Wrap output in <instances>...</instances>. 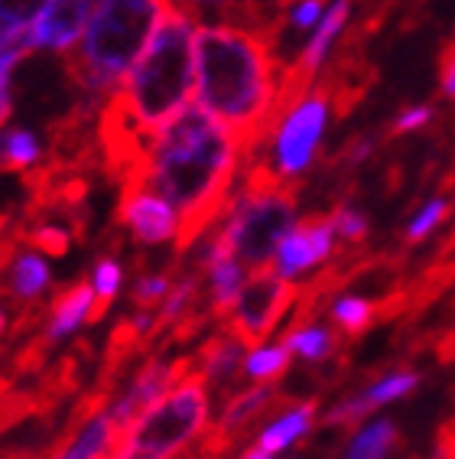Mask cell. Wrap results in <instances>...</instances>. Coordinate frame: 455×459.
<instances>
[{
    "label": "cell",
    "instance_id": "obj_1",
    "mask_svg": "<svg viewBox=\"0 0 455 459\" xmlns=\"http://www.w3.org/2000/svg\"><path fill=\"white\" fill-rule=\"evenodd\" d=\"M241 167V137L195 101L150 137L143 160L127 177L143 179L176 205V212L183 215L176 255H185L221 221Z\"/></svg>",
    "mask_w": 455,
    "mask_h": 459
},
{
    "label": "cell",
    "instance_id": "obj_2",
    "mask_svg": "<svg viewBox=\"0 0 455 459\" xmlns=\"http://www.w3.org/2000/svg\"><path fill=\"white\" fill-rule=\"evenodd\" d=\"M199 20L169 7L150 46L98 117V151L107 173L124 179L143 160L150 137L173 121L195 91Z\"/></svg>",
    "mask_w": 455,
    "mask_h": 459
},
{
    "label": "cell",
    "instance_id": "obj_3",
    "mask_svg": "<svg viewBox=\"0 0 455 459\" xmlns=\"http://www.w3.org/2000/svg\"><path fill=\"white\" fill-rule=\"evenodd\" d=\"M280 72L277 27L215 20L195 30V101L241 137L245 160L270 131Z\"/></svg>",
    "mask_w": 455,
    "mask_h": 459
},
{
    "label": "cell",
    "instance_id": "obj_4",
    "mask_svg": "<svg viewBox=\"0 0 455 459\" xmlns=\"http://www.w3.org/2000/svg\"><path fill=\"white\" fill-rule=\"evenodd\" d=\"M173 0H95L79 46L65 53L75 101L105 111L127 72L137 65Z\"/></svg>",
    "mask_w": 455,
    "mask_h": 459
},
{
    "label": "cell",
    "instance_id": "obj_5",
    "mask_svg": "<svg viewBox=\"0 0 455 459\" xmlns=\"http://www.w3.org/2000/svg\"><path fill=\"white\" fill-rule=\"evenodd\" d=\"M296 225V183L273 177L261 160H245L219 235L247 271L270 267L277 247Z\"/></svg>",
    "mask_w": 455,
    "mask_h": 459
},
{
    "label": "cell",
    "instance_id": "obj_6",
    "mask_svg": "<svg viewBox=\"0 0 455 459\" xmlns=\"http://www.w3.org/2000/svg\"><path fill=\"white\" fill-rule=\"evenodd\" d=\"M209 381L193 368L124 433L105 459H176L185 453L209 427Z\"/></svg>",
    "mask_w": 455,
    "mask_h": 459
},
{
    "label": "cell",
    "instance_id": "obj_7",
    "mask_svg": "<svg viewBox=\"0 0 455 459\" xmlns=\"http://www.w3.org/2000/svg\"><path fill=\"white\" fill-rule=\"evenodd\" d=\"M332 111H335L332 89L319 75L287 111H280V115L273 117L270 134L263 137V143L247 160H261L273 177L296 183L315 163V153L322 147L325 127L332 121Z\"/></svg>",
    "mask_w": 455,
    "mask_h": 459
},
{
    "label": "cell",
    "instance_id": "obj_8",
    "mask_svg": "<svg viewBox=\"0 0 455 459\" xmlns=\"http://www.w3.org/2000/svg\"><path fill=\"white\" fill-rule=\"evenodd\" d=\"M299 300L296 281L280 277L273 267H261L251 271V277L245 281L237 300L231 303L225 316V329H231L247 349L267 342L273 329L280 326L283 316L289 313V307Z\"/></svg>",
    "mask_w": 455,
    "mask_h": 459
},
{
    "label": "cell",
    "instance_id": "obj_9",
    "mask_svg": "<svg viewBox=\"0 0 455 459\" xmlns=\"http://www.w3.org/2000/svg\"><path fill=\"white\" fill-rule=\"evenodd\" d=\"M117 225L127 229L137 245L157 247L179 241L183 231V215L176 212V205L169 199L150 189L143 179H121V199H117Z\"/></svg>",
    "mask_w": 455,
    "mask_h": 459
},
{
    "label": "cell",
    "instance_id": "obj_10",
    "mask_svg": "<svg viewBox=\"0 0 455 459\" xmlns=\"http://www.w3.org/2000/svg\"><path fill=\"white\" fill-rule=\"evenodd\" d=\"M193 368H195L193 359H176V362H169V359H150V362H143L141 371L131 378V388L124 391V398L111 404V417L117 433L124 437V433L147 414L150 407L157 404L163 394H169Z\"/></svg>",
    "mask_w": 455,
    "mask_h": 459
},
{
    "label": "cell",
    "instance_id": "obj_11",
    "mask_svg": "<svg viewBox=\"0 0 455 459\" xmlns=\"http://www.w3.org/2000/svg\"><path fill=\"white\" fill-rule=\"evenodd\" d=\"M335 241H339V235H335L332 215H309L289 229L270 267L287 281H296L335 255Z\"/></svg>",
    "mask_w": 455,
    "mask_h": 459
},
{
    "label": "cell",
    "instance_id": "obj_12",
    "mask_svg": "<svg viewBox=\"0 0 455 459\" xmlns=\"http://www.w3.org/2000/svg\"><path fill=\"white\" fill-rule=\"evenodd\" d=\"M91 7L95 0H49L33 27V53L36 49L56 56L72 53L85 33Z\"/></svg>",
    "mask_w": 455,
    "mask_h": 459
},
{
    "label": "cell",
    "instance_id": "obj_13",
    "mask_svg": "<svg viewBox=\"0 0 455 459\" xmlns=\"http://www.w3.org/2000/svg\"><path fill=\"white\" fill-rule=\"evenodd\" d=\"M121 433L114 427L111 407H101L95 414H75L72 433L46 459H105L117 446Z\"/></svg>",
    "mask_w": 455,
    "mask_h": 459
},
{
    "label": "cell",
    "instance_id": "obj_14",
    "mask_svg": "<svg viewBox=\"0 0 455 459\" xmlns=\"http://www.w3.org/2000/svg\"><path fill=\"white\" fill-rule=\"evenodd\" d=\"M91 307H95V287H91V281H79L65 287L49 303V323H46L43 336L36 339V349L43 352L49 345L69 339L72 333H79L82 323H88V316H91Z\"/></svg>",
    "mask_w": 455,
    "mask_h": 459
},
{
    "label": "cell",
    "instance_id": "obj_15",
    "mask_svg": "<svg viewBox=\"0 0 455 459\" xmlns=\"http://www.w3.org/2000/svg\"><path fill=\"white\" fill-rule=\"evenodd\" d=\"M53 283V271L46 264L43 251L27 245V251H17L13 261L7 264V271L0 274V290L13 297L17 303H30L33 307Z\"/></svg>",
    "mask_w": 455,
    "mask_h": 459
},
{
    "label": "cell",
    "instance_id": "obj_16",
    "mask_svg": "<svg viewBox=\"0 0 455 459\" xmlns=\"http://www.w3.org/2000/svg\"><path fill=\"white\" fill-rule=\"evenodd\" d=\"M245 349L247 345L231 329H219L202 345L199 359H195V371L209 381V388H225L228 381H235L237 368H245Z\"/></svg>",
    "mask_w": 455,
    "mask_h": 459
},
{
    "label": "cell",
    "instance_id": "obj_17",
    "mask_svg": "<svg viewBox=\"0 0 455 459\" xmlns=\"http://www.w3.org/2000/svg\"><path fill=\"white\" fill-rule=\"evenodd\" d=\"M43 137L30 127H0V173H33L43 167Z\"/></svg>",
    "mask_w": 455,
    "mask_h": 459
},
{
    "label": "cell",
    "instance_id": "obj_18",
    "mask_svg": "<svg viewBox=\"0 0 455 459\" xmlns=\"http://www.w3.org/2000/svg\"><path fill=\"white\" fill-rule=\"evenodd\" d=\"M313 414H315V404H296L289 407L287 414H280L277 420L263 427L261 437H257V446H263L267 453H277L280 456L283 450H289L299 437H306L309 427H313Z\"/></svg>",
    "mask_w": 455,
    "mask_h": 459
},
{
    "label": "cell",
    "instance_id": "obj_19",
    "mask_svg": "<svg viewBox=\"0 0 455 459\" xmlns=\"http://www.w3.org/2000/svg\"><path fill=\"white\" fill-rule=\"evenodd\" d=\"M173 7L185 10L199 23H215V20H231V23H251L263 27L257 17L254 0H173Z\"/></svg>",
    "mask_w": 455,
    "mask_h": 459
},
{
    "label": "cell",
    "instance_id": "obj_20",
    "mask_svg": "<svg viewBox=\"0 0 455 459\" xmlns=\"http://www.w3.org/2000/svg\"><path fill=\"white\" fill-rule=\"evenodd\" d=\"M121 283H124V267L121 261L114 255H101L91 267V287H95V307H91V316L88 323L95 326L98 319H105L107 307L117 300V293H121Z\"/></svg>",
    "mask_w": 455,
    "mask_h": 459
},
{
    "label": "cell",
    "instance_id": "obj_21",
    "mask_svg": "<svg viewBox=\"0 0 455 459\" xmlns=\"http://www.w3.org/2000/svg\"><path fill=\"white\" fill-rule=\"evenodd\" d=\"M287 349L299 359H309V362H322L335 352V333H329L325 326H315V323H293L287 329Z\"/></svg>",
    "mask_w": 455,
    "mask_h": 459
},
{
    "label": "cell",
    "instance_id": "obj_22",
    "mask_svg": "<svg viewBox=\"0 0 455 459\" xmlns=\"http://www.w3.org/2000/svg\"><path fill=\"white\" fill-rule=\"evenodd\" d=\"M397 443V427L391 420H371L348 443L345 459H387Z\"/></svg>",
    "mask_w": 455,
    "mask_h": 459
},
{
    "label": "cell",
    "instance_id": "obj_23",
    "mask_svg": "<svg viewBox=\"0 0 455 459\" xmlns=\"http://www.w3.org/2000/svg\"><path fill=\"white\" fill-rule=\"evenodd\" d=\"M289 355L293 352L287 349V342L254 345V349L245 355V375L251 381H257V385H270V381H277L283 371L289 368Z\"/></svg>",
    "mask_w": 455,
    "mask_h": 459
},
{
    "label": "cell",
    "instance_id": "obj_24",
    "mask_svg": "<svg viewBox=\"0 0 455 459\" xmlns=\"http://www.w3.org/2000/svg\"><path fill=\"white\" fill-rule=\"evenodd\" d=\"M332 319L341 333L358 336L377 319V303L368 300V297H339L332 303Z\"/></svg>",
    "mask_w": 455,
    "mask_h": 459
},
{
    "label": "cell",
    "instance_id": "obj_25",
    "mask_svg": "<svg viewBox=\"0 0 455 459\" xmlns=\"http://www.w3.org/2000/svg\"><path fill=\"white\" fill-rule=\"evenodd\" d=\"M416 385H420L416 371H391L384 378H377L368 391H361V401H365L368 411H374V407H384V404H391V401L407 398Z\"/></svg>",
    "mask_w": 455,
    "mask_h": 459
},
{
    "label": "cell",
    "instance_id": "obj_26",
    "mask_svg": "<svg viewBox=\"0 0 455 459\" xmlns=\"http://www.w3.org/2000/svg\"><path fill=\"white\" fill-rule=\"evenodd\" d=\"M17 241L36 247V251H43V255H49V257H65L72 247V231L65 229V225L39 221V225H33V229H20Z\"/></svg>",
    "mask_w": 455,
    "mask_h": 459
},
{
    "label": "cell",
    "instance_id": "obj_27",
    "mask_svg": "<svg viewBox=\"0 0 455 459\" xmlns=\"http://www.w3.org/2000/svg\"><path fill=\"white\" fill-rule=\"evenodd\" d=\"M49 0H0V36L30 33Z\"/></svg>",
    "mask_w": 455,
    "mask_h": 459
},
{
    "label": "cell",
    "instance_id": "obj_28",
    "mask_svg": "<svg viewBox=\"0 0 455 459\" xmlns=\"http://www.w3.org/2000/svg\"><path fill=\"white\" fill-rule=\"evenodd\" d=\"M449 209H452V203H449L446 195H436V199H429L420 212L413 215L410 225H407V241H410V245H420L423 238H429V235H433V231L442 225V219L449 215Z\"/></svg>",
    "mask_w": 455,
    "mask_h": 459
},
{
    "label": "cell",
    "instance_id": "obj_29",
    "mask_svg": "<svg viewBox=\"0 0 455 459\" xmlns=\"http://www.w3.org/2000/svg\"><path fill=\"white\" fill-rule=\"evenodd\" d=\"M169 287H173V274L169 271H157V274H141L131 290V303L137 309H150L167 300Z\"/></svg>",
    "mask_w": 455,
    "mask_h": 459
},
{
    "label": "cell",
    "instance_id": "obj_30",
    "mask_svg": "<svg viewBox=\"0 0 455 459\" xmlns=\"http://www.w3.org/2000/svg\"><path fill=\"white\" fill-rule=\"evenodd\" d=\"M332 225H335V235H339L345 245H361V241L368 238V215L355 209V205H335L332 209Z\"/></svg>",
    "mask_w": 455,
    "mask_h": 459
},
{
    "label": "cell",
    "instance_id": "obj_31",
    "mask_svg": "<svg viewBox=\"0 0 455 459\" xmlns=\"http://www.w3.org/2000/svg\"><path fill=\"white\" fill-rule=\"evenodd\" d=\"M329 0H293L287 7V20L283 27L296 30V33H306V30H315V23L322 20Z\"/></svg>",
    "mask_w": 455,
    "mask_h": 459
},
{
    "label": "cell",
    "instance_id": "obj_32",
    "mask_svg": "<svg viewBox=\"0 0 455 459\" xmlns=\"http://www.w3.org/2000/svg\"><path fill=\"white\" fill-rule=\"evenodd\" d=\"M439 95L455 101V39H449L439 53Z\"/></svg>",
    "mask_w": 455,
    "mask_h": 459
},
{
    "label": "cell",
    "instance_id": "obj_33",
    "mask_svg": "<svg viewBox=\"0 0 455 459\" xmlns=\"http://www.w3.org/2000/svg\"><path fill=\"white\" fill-rule=\"evenodd\" d=\"M429 121H433V108H429V105H413V108H403L400 115L394 117L391 131H394V134H413V131H420V127H426Z\"/></svg>",
    "mask_w": 455,
    "mask_h": 459
},
{
    "label": "cell",
    "instance_id": "obj_34",
    "mask_svg": "<svg viewBox=\"0 0 455 459\" xmlns=\"http://www.w3.org/2000/svg\"><path fill=\"white\" fill-rule=\"evenodd\" d=\"M30 407H33V398H27V394H7V398H0V430L17 424Z\"/></svg>",
    "mask_w": 455,
    "mask_h": 459
},
{
    "label": "cell",
    "instance_id": "obj_35",
    "mask_svg": "<svg viewBox=\"0 0 455 459\" xmlns=\"http://www.w3.org/2000/svg\"><path fill=\"white\" fill-rule=\"evenodd\" d=\"M371 153H374V137H358V141H355V143L348 147L345 160H348L351 167H355V163H365V160H368Z\"/></svg>",
    "mask_w": 455,
    "mask_h": 459
},
{
    "label": "cell",
    "instance_id": "obj_36",
    "mask_svg": "<svg viewBox=\"0 0 455 459\" xmlns=\"http://www.w3.org/2000/svg\"><path fill=\"white\" fill-rule=\"evenodd\" d=\"M4 333H7V309L0 307V336H4Z\"/></svg>",
    "mask_w": 455,
    "mask_h": 459
}]
</instances>
